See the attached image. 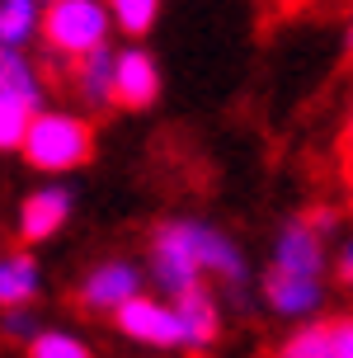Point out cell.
Listing matches in <instances>:
<instances>
[{
    "mask_svg": "<svg viewBox=\"0 0 353 358\" xmlns=\"http://www.w3.org/2000/svg\"><path fill=\"white\" fill-rule=\"evenodd\" d=\"M282 358H330V325H316L282 349Z\"/></svg>",
    "mask_w": 353,
    "mask_h": 358,
    "instance_id": "obj_17",
    "label": "cell"
},
{
    "mask_svg": "<svg viewBox=\"0 0 353 358\" xmlns=\"http://www.w3.org/2000/svg\"><path fill=\"white\" fill-rule=\"evenodd\" d=\"M339 283H353V250L339 259Z\"/></svg>",
    "mask_w": 353,
    "mask_h": 358,
    "instance_id": "obj_22",
    "label": "cell"
},
{
    "mask_svg": "<svg viewBox=\"0 0 353 358\" xmlns=\"http://www.w3.org/2000/svg\"><path fill=\"white\" fill-rule=\"evenodd\" d=\"M113 66H118V57H108L104 43H99L94 52L71 62V80H75V90H80L85 99H108V94H113Z\"/></svg>",
    "mask_w": 353,
    "mask_h": 358,
    "instance_id": "obj_9",
    "label": "cell"
},
{
    "mask_svg": "<svg viewBox=\"0 0 353 358\" xmlns=\"http://www.w3.org/2000/svg\"><path fill=\"white\" fill-rule=\"evenodd\" d=\"M19 151L34 170H75L94 156V127L62 113H38Z\"/></svg>",
    "mask_w": 353,
    "mask_h": 358,
    "instance_id": "obj_1",
    "label": "cell"
},
{
    "mask_svg": "<svg viewBox=\"0 0 353 358\" xmlns=\"http://www.w3.org/2000/svg\"><path fill=\"white\" fill-rule=\"evenodd\" d=\"M175 311H179V321H184V340L194 344V349H203V344L217 340V311H212L208 292H203L198 283H189V287L175 292Z\"/></svg>",
    "mask_w": 353,
    "mask_h": 358,
    "instance_id": "obj_7",
    "label": "cell"
},
{
    "mask_svg": "<svg viewBox=\"0 0 353 358\" xmlns=\"http://www.w3.org/2000/svg\"><path fill=\"white\" fill-rule=\"evenodd\" d=\"M104 5L99 0H48V15H43V43L48 52H66V57H85L104 43Z\"/></svg>",
    "mask_w": 353,
    "mask_h": 358,
    "instance_id": "obj_2",
    "label": "cell"
},
{
    "mask_svg": "<svg viewBox=\"0 0 353 358\" xmlns=\"http://www.w3.org/2000/svg\"><path fill=\"white\" fill-rule=\"evenodd\" d=\"M278 264L282 268H297V273H320V241H316V227H287L282 231V245H278Z\"/></svg>",
    "mask_w": 353,
    "mask_h": 358,
    "instance_id": "obj_12",
    "label": "cell"
},
{
    "mask_svg": "<svg viewBox=\"0 0 353 358\" xmlns=\"http://www.w3.org/2000/svg\"><path fill=\"white\" fill-rule=\"evenodd\" d=\"M306 5H316V0H268V15L287 19V15H297V10H306Z\"/></svg>",
    "mask_w": 353,
    "mask_h": 358,
    "instance_id": "obj_20",
    "label": "cell"
},
{
    "mask_svg": "<svg viewBox=\"0 0 353 358\" xmlns=\"http://www.w3.org/2000/svg\"><path fill=\"white\" fill-rule=\"evenodd\" d=\"M194 245H198V259H203V268H212V273H222V278H240V259H236V250H231L222 236L203 231V227H194Z\"/></svg>",
    "mask_w": 353,
    "mask_h": 358,
    "instance_id": "obj_13",
    "label": "cell"
},
{
    "mask_svg": "<svg viewBox=\"0 0 353 358\" xmlns=\"http://www.w3.org/2000/svg\"><path fill=\"white\" fill-rule=\"evenodd\" d=\"M29 358H89V349H80V344L66 340V335H38V340L29 344Z\"/></svg>",
    "mask_w": 353,
    "mask_h": 358,
    "instance_id": "obj_18",
    "label": "cell"
},
{
    "mask_svg": "<svg viewBox=\"0 0 353 358\" xmlns=\"http://www.w3.org/2000/svg\"><path fill=\"white\" fill-rule=\"evenodd\" d=\"M349 57H353V34H349Z\"/></svg>",
    "mask_w": 353,
    "mask_h": 358,
    "instance_id": "obj_23",
    "label": "cell"
},
{
    "mask_svg": "<svg viewBox=\"0 0 353 358\" xmlns=\"http://www.w3.org/2000/svg\"><path fill=\"white\" fill-rule=\"evenodd\" d=\"M160 94V76L151 66V57L146 52H123L118 57V66H113V104L118 108H146L151 99Z\"/></svg>",
    "mask_w": 353,
    "mask_h": 358,
    "instance_id": "obj_5",
    "label": "cell"
},
{
    "mask_svg": "<svg viewBox=\"0 0 353 358\" xmlns=\"http://www.w3.org/2000/svg\"><path fill=\"white\" fill-rule=\"evenodd\" d=\"M108 5H113V19L123 24L127 34H146L160 10V0H108Z\"/></svg>",
    "mask_w": 353,
    "mask_h": 358,
    "instance_id": "obj_15",
    "label": "cell"
},
{
    "mask_svg": "<svg viewBox=\"0 0 353 358\" xmlns=\"http://www.w3.org/2000/svg\"><path fill=\"white\" fill-rule=\"evenodd\" d=\"M118 330H127L132 340H146V344H189L179 311H165L146 297H127L118 306Z\"/></svg>",
    "mask_w": 353,
    "mask_h": 358,
    "instance_id": "obj_4",
    "label": "cell"
},
{
    "mask_svg": "<svg viewBox=\"0 0 353 358\" xmlns=\"http://www.w3.org/2000/svg\"><path fill=\"white\" fill-rule=\"evenodd\" d=\"M330 358H353V321H330Z\"/></svg>",
    "mask_w": 353,
    "mask_h": 358,
    "instance_id": "obj_19",
    "label": "cell"
},
{
    "mask_svg": "<svg viewBox=\"0 0 353 358\" xmlns=\"http://www.w3.org/2000/svg\"><path fill=\"white\" fill-rule=\"evenodd\" d=\"M268 297L278 311H306L316 302V273H297V268H282L273 264L268 273Z\"/></svg>",
    "mask_w": 353,
    "mask_h": 358,
    "instance_id": "obj_10",
    "label": "cell"
},
{
    "mask_svg": "<svg viewBox=\"0 0 353 358\" xmlns=\"http://www.w3.org/2000/svg\"><path fill=\"white\" fill-rule=\"evenodd\" d=\"M34 283H38L34 259H29V255H15V259L5 264V273H0V302L15 311L19 302H29V297H34Z\"/></svg>",
    "mask_w": 353,
    "mask_h": 358,
    "instance_id": "obj_14",
    "label": "cell"
},
{
    "mask_svg": "<svg viewBox=\"0 0 353 358\" xmlns=\"http://www.w3.org/2000/svg\"><path fill=\"white\" fill-rule=\"evenodd\" d=\"M66 208L71 198L62 189H48V194H34L24 198V217H19V241L24 245H38V241H48V236L66 222Z\"/></svg>",
    "mask_w": 353,
    "mask_h": 358,
    "instance_id": "obj_6",
    "label": "cell"
},
{
    "mask_svg": "<svg viewBox=\"0 0 353 358\" xmlns=\"http://www.w3.org/2000/svg\"><path fill=\"white\" fill-rule=\"evenodd\" d=\"M132 292H137L132 268L108 264V268H99V273L85 283V292H80V306H85V311H118V306H123Z\"/></svg>",
    "mask_w": 353,
    "mask_h": 358,
    "instance_id": "obj_8",
    "label": "cell"
},
{
    "mask_svg": "<svg viewBox=\"0 0 353 358\" xmlns=\"http://www.w3.org/2000/svg\"><path fill=\"white\" fill-rule=\"evenodd\" d=\"M29 24H34V5H29V0H5V10H0V38H5L10 48L29 34Z\"/></svg>",
    "mask_w": 353,
    "mask_h": 358,
    "instance_id": "obj_16",
    "label": "cell"
},
{
    "mask_svg": "<svg viewBox=\"0 0 353 358\" xmlns=\"http://www.w3.org/2000/svg\"><path fill=\"white\" fill-rule=\"evenodd\" d=\"M198 268H203V259H198V245H194V227H165V231H156V273L165 287H189L198 283Z\"/></svg>",
    "mask_w": 353,
    "mask_h": 358,
    "instance_id": "obj_3",
    "label": "cell"
},
{
    "mask_svg": "<svg viewBox=\"0 0 353 358\" xmlns=\"http://www.w3.org/2000/svg\"><path fill=\"white\" fill-rule=\"evenodd\" d=\"M38 108H34V90H5L0 94V142L10 146H24L29 127H34Z\"/></svg>",
    "mask_w": 353,
    "mask_h": 358,
    "instance_id": "obj_11",
    "label": "cell"
},
{
    "mask_svg": "<svg viewBox=\"0 0 353 358\" xmlns=\"http://www.w3.org/2000/svg\"><path fill=\"white\" fill-rule=\"evenodd\" d=\"M339 161H344V175L353 170V118H349V127H344V142H339Z\"/></svg>",
    "mask_w": 353,
    "mask_h": 358,
    "instance_id": "obj_21",
    "label": "cell"
}]
</instances>
